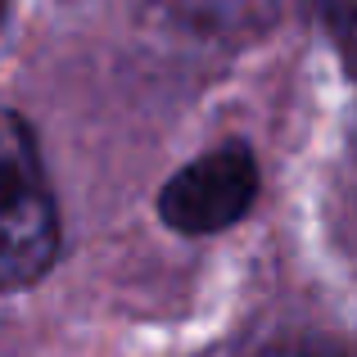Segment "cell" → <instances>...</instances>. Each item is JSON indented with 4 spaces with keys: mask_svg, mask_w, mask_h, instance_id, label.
Returning <instances> with one entry per match:
<instances>
[{
    "mask_svg": "<svg viewBox=\"0 0 357 357\" xmlns=\"http://www.w3.org/2000/svg\"><path fill=\"white\" fill-rule=\"evenodd\" d=\"M59 258V218L23 118L0 114V289L36 285Z\"/></svg>",
    "mask_w": 357,
    "mask_h": 357,
    "instance_id": "6da1fadb",
    "label": "cell"
},
{
    "mask_svg": "<svg viewBox=\"0 0 357 357\" xmlns=\"http://www.w3.org/2000/svg\"><path fill=\"white\" fill-rule=\"evenodd\" d=\"M258 199V163L244 145H227L195 158L158 195V213L172 231L208 236L240 222Z\"/></svg>",
    "mask_w": 357,
    "mask_h": 357,
    "instance_id": "7a4b0ae2",
    "label": "cell"
},
{
    "mask_svg": "<svg viewBox=\"0 0 357 357\" xmlns=\"http://www.w3.org/2000/svg\"><path fill=\"white\" fill-rule=\"evenodd\" d=\"M172 18L213 36H253L276 23L285 0H163Z\"/></svg>",
    "mask_w": 357,
    "mask_h": 357,
    "instance_id": "3957f363",
    "label": "cell"
},
{
    "mask_svg": "<svg viewBox=\"0 0 357 357\" xmlns=\"http://www.w3.org/2000/svg\"><path fill=\"white\" fill-rule=\"evenodd\" d=\"M317 14H321L344 68L357 77V0H317Z\"/></svg>",
    "mask_w": 357,
    "mask_h": 357,
    "instance_id": "277c9868",
    "label": "cell"
},
{
    "mask_svg": "<svg viewBox=\"0 0 357 357\" xmlns=\"http://www.w3.org/2000/svg\"><path fill=\"white\" fill-rule=\"evenodd\" d=\"M0 18H5V0H0Z\"/></svg>",
    "mask_w": 357,
    "mask_h": 357,
    "instance_id": "5b68a950",
    "label": "cell"
}]
</instances>
